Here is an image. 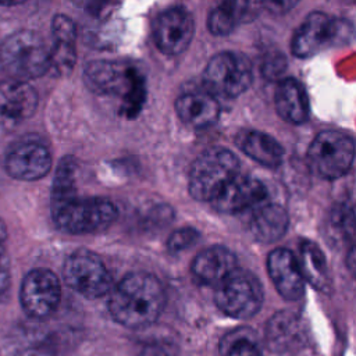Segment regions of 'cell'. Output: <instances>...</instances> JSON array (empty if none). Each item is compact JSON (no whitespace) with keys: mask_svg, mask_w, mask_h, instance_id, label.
Here are the masks:
<instances>
[{"mask_svg":"<svg viewBox=\"0 0 356 356\" xmlns=\"http://www.w3.org/2000/svg\"><path fill=\"white\" fill-rule=\"evenodd\" d=\"M63 275L70 288L88 299L106 295L111 286V275L102 259L86 249L72 252L63 267Z\"/></svg>","mask_w":356,"mask_h":356,"instance_id":"obj_10","label":"cell"},{"mask_svg":"<svg viewBox=\"0 0 356 356\" xmlns=\"http://www.w3.org/2000/svg\"><path fill=\"white\" fill-rule=\"evenodd\" d=\"M164 305L165 293L157 277L149 273H129L113 289L108 310L118 324L138 330L153 324Z\"/></svg>","mask_w":356,"mask_h":356,"instance_id":"obj_1","label":"cell"},{"mask_svg":"<svg viewBox=\"0 0 356 356\" xmlns=\"http://www.w3.org/2000/svg\"><path fill=\"white\" fill-rule=\"evenodd\" d=\"M51 31L54 36V42H70L75 43L76 39V28L74 21L63 14H58L53 18Z\"/></svg>","mask_w":356,"mask_h":356,"instance_id":"obj_29","label":"cell"},{"mask_svg":"<svg viewBox=\"0 0 356 356\" xmlns=\"http://www.w3.org/2000/svg\"><path fill=\"white\" fill-rule=\"evenodd\" d=\"M266 196V186L259 179L238 174L214 196L211 204L220 213L236 214L261 203Z\"/></svg>","mask_w":356,"mask_h":356,"instance_id":"obj_15","label":"cell"},{"mask_svg":"<svg viewBox=\"0 0 356 356\" xmlns=\"http://www.w3.org/2000/svg\"><path fill=\"white\" fill-rule=\"evenodd\" d=\"M236 143L241 150L259 164L275 168L282 163L284 147L268 134L260 131H243L238 135Z\"/></svg>","mask_w":356,"mask_h":356,"instance_id":"obj_21","label":"cell"},{"mask_svg":"<svg viewBox=\"0 0 356 356\" xmlns=\"http://www.w3.org/2000/svg\"><path fill=\"white\" fill-rule=\"evenodd\" d=\"M83 76L90 90L120 97L121 110L129 118L140 111L146 97L145 78L134 65L122 61L95 60L86 64Z\"/></svg>","mask_w":356,"mask_h":356,"instance_id":"obj_2","label":"cell"},{"mask_svg":"<svg viewBox=\"0 0 356 356\" xmlns=\"http://www.w3.org/2000/svg\"><path fill=\"white\" fill-rule=\"evenodd\" d=\"M76 51L75 43L70 42H54L50 50V68L58 75H67L75 65Z\"/></svg>","mask_w":356,"mask_h":356,"instance_id":"obj_27","label":"cell"},{"mask_svg":"<svg viewBox=\"0 0 356 356\" xmlns=\"http://www.w3.org/2000/svg\"><path fill=\"white\" fill-rule=\"evenodd\" d=\"M195 32L191 13L184 7H171L160 13L153 24L157 49L167 56H177L188 49Z\"/></svg>","mask_w":356,"mask_h":356,"instance_id":"obj_12","label":"cell"},{"mask_svg":"<svg viewBox=\"0 0 356 356\" xmlns=\"http://www.w3.org/2000/svg\"><path fill=\"white\" fill-rule=\"evenodd\" d=\"M221 356H263L257 334L250 327H236L228 331L218 343Z\"/></svg>","mask_w":356,"mask_h":356,"instance_id":"obj_25","label":"cell"},{"mask_svg":"<svg viewBox=\"0 0 356 356\" xmlns=\"http://www.w3.org/2000/svg\"><path fill=\"white\" fill-rule=\"evenodd\" d=\"M6 241H7V229H6L4 222L0 220V259H3V252H4Z\"/></svg>","mask_w":356,"mask_h":356,"instance_id":"obj_32","label":"cell"},{"mask_svg":"<svg viewBox=\"0 0 356 356\" xmlns=\"http://www.w3.org/2000/svg\"><path fill=\"white\" fill-rule=\"evenodd\" d=\"M355 156L353 139L338 131L317 134L307 150L312 170L325 179H338L352 167Z\"/></svg>","mask_w":356,"mask_h":356,"instance_id":"obj_8","label":"cell"},{"mask_svg":"<svg viewBox=\"0 0 356 356\" xmlns=\"http://www.w3.org/2000/svg\"><path fill=\"white\" fill-rule=\"evenodd\" d=\"M200 238V232L192 227H182L175 229L167 239V249L170 253H181L192 248Z\"/></svg>","mask_w":356,"mask_h":356,"instance_id":"obj_28","label":"cell"},{"mask_svg":"<svg viewBox=\"0 0 356 356\" xmlns=\"http://www.w3.org/2000/svg\"><path fill=\"white\" fill-rule=\"evenodd\" d=\"M75 171H76V164L72 157H65L60 161L54 182H53V193H51L53 202L68 199L76 195Z\"/></svg>","mask_w":356,"mask_h":356,"instance_id":"obj_26","label":"cell"},{"mask_svg":"<svg viewBox=\"0 0 356 356\" xmlns=\"http://www.w3.org/2000/svg\"><path fill=\"white\" fill-rule=\"evenodd\" d=\"M10 282V274H8V267L6 266L4 260L0 259V293L4 292L8 286Z\"/></svg>","mask_w":356,"mask_h":356,"instance_id":"obj_31","label":"cell"},{"mask_svg":"<svg viewBox=\"0 0 356 356\" xmlns=\"http://www.w3.org/2000/svg\"><path fill=\"white\" fill-rule=\"evenodd\" d=\"M38 106L35 89L22 81L0 82V129L10 131L29 118Z\"/></svg>","mask_w":356,"mask_h":356,"instance_id":"obj_13","label":"cell"},{"mask_svg":"<svg viewBox=\"0 0 356 356\" xmlns=\"http://www.w3.org/2000/svg\"><path fill=\"white\" fill-rule=\"evenodd\" d=\"M289 225L286 210L277 203L257 209L250 220V232L261 243H273L284 236Z\"/></svg>","mask_w":356,"mask_h":356,"instance_id":"obj_22","label":"cell"},{"mask_svg":"<svg viewBox=\"0 0 356 356\" xmlns=\"http://www.w3.org/2000/svg\"><path fill=\"white\" fill-rule=\"evenodd\" d=\"M61 299V285L57 275L44 268L29 271L21 285V305L33 318L49 317Z\"/></svg>","mask_w":356,"mask_h":356,"instance_id":"obj_11","label":"cell"},{"mask_svg":"<svg viewBox=\"0 0 356 356\" xmlns=\"http://www.w3.org/2000/svg\"><path fill=\"white\" fill-rule=\"evenodd\" d=\"M203 78L213 93L224 97H236L246 92L252 83V64L243 54L221 51L210 58Z\"/></svg>","mask_w":356,"mask_h":356,"instance_id":"obj_9","label":"cell"},{"mask_svg":"<svg viewBox=\"0 0 356 356\" xmlns=\"http://www.w3.org/2000/svg\"><path fill=\"white\" fill-rule=\"evenodd\" d=\"M238 268V260L228 248L216 245L203 249L192 261L193 277L202 285L217 286L224 278Z\"/></svg>","mask_w":356,"mask_h":356,"instance_id":"obj_18","label":"cell"},{"mask_svg":"<svg viewBox=\"0 0 356 356\" xmlns=\"http://www.w3.org/2000/svg\"><path fill=\"white\" fill-rule=\"evenodd\" d=\"M256 4L245 1H224L217 4L209 14L207 28L216 36L228 35L241 21L253 13Z\"/></svg>","mask_w":356,"mask_h":356,"instance_id":"obj_24","label":"cell"},{"mask_svg":"<svg viewBox=\"0 0 356 356\" xmlns=\"http://www.w3.org/2000/svg\"><path fill=\"white\" fill-rule=\"evenodd\" d=\"M217 307L232 318H250L263 305V288L252 273L236 268L224 278L214 292Z\"/></svg>","mask_w":356,"mask_h":356,"instance_id":"obj_7","label":"cell"},{"mask_svg":"<svg viewBox=\"0 0 356 356\" xmlns=\"http://www.w3.org/2000/svg\"><path fill=\"white\" fill-rule=\"evenodd\" d=\"M267 271L278 291L286 300H298L305 292V281L300 274L298 260L285 248H275L267 256Z\"/></svg>","mask_w":356,"mask_h":356,"instance_id":"obj_16","label":"cell"},{"mask_svg":"<svg viewBox=\"0 0 356 356\" xmlns=\"http://www.w3.org/2000/svg\"><path fill=\"white\" fill-rule=\"evenodd\" d=\"M0 63L13 79L26 82L50 70V49L36 32L19 31L3 42Z\"/></svg>","mask_w":356,"mask_h":356,"instance_id":"obj_5","label":"cell"},{"mask_svg":"<svg viewBox=\"0 0 356 356\" xmlns=\"http://www.w3.org/2000/svg\"><path fill=\"white\" fill-rule=\"evenodd\" d=\"M307 341V331L302 318L289 310L275 313L266 325V342L275 353L300 349Z\"/></svg>","mask_w":356,"mask_h":356,"instance_id":"obj_17","label":"cell"},{"mask_svg":"<svg viewBox=\"0 0 356 356\" xmlns=\"http://www.w3.org/2000/svg\"><path fill=\"white\" fill-rule=\"evenodd\" d=\"M50 167L51 154L49 149L36 140L18 142L6 156V170L15 179H39L49 172Z\"/></svg>","mask_w":356,"mask_h":356,"instance_id":"obj_14","label":"cell"},{"mask_svg":"<svg viewBox=\"0 0 356 356\" xmlns=\"http://www.w3.org/2000/svg\"><path fill=\"white\" fill-rule=\"evenodd\" d=\"M175 111L184 124L202 129L218 120L220 104L209 92H186L175 100Z\"/></svg>","mask_w":356,"mask_h":356,"instance_id":"obj_19","label":"cell"},{"mask_svg":"<svg viewBox=\"0 0 356 356\" xmlns=\"http://www.w3.org/2000/svg\"><path fill=\"white\" fill-rule=\"evenodd\" d=\"M275 110L286 122L299 125L309 118V99L303 86L293 78H284L278 82L274 95Z\"/></svg>","mask_w":356,"mask_h":356,"instance_id":"obj_20","label":"cell"},{"mask_svg":"<svg viewBox=\"0 0 356 356\" xmlns=\"http://www.w3.org/2000/svg\"><path fill=\"white\" fill-rule=\"evenodd\" d=\"M298 266L303 281H307L317 291H327L331 285L328 266L323 250L312 241H302L299 245Z\"/></svg>","mask_w":356,"mask_h":356,"instance_id":"obj_23","label":"cell"},{"mask_svg":"<svg viewBox=\"0 0 356 356\" xmlns=\"http://www.w3.org/2000/svg\"><path fill=\"white\" fill-rule=\"evenodd\" d=\"M286 68V58L282 53H270L264 57L261 64V74L267 79H278Z\"/></svg>","mask_w":356,"mask_h":356,"instance_id":"obj_30","label":"cell"},{"mask_svg":"<svg viewBox=\"0 0 356 356\" xmlns=\"http://www.w3.org/2000/svg\"><path fill=\"white\" fill-rule=\"evenodd\" d=\"M352 25L346 19L313 11L296 29L291 49L295 57H312L327 46L346 43L352 38Z\"/></svg>","mask_w":356,"mask_h":356,"instance_id":"obj_6","label":"cell"},{"mask_svg":"<svg viewBox=\"0 0 356 356\" xmlns=\"http://www.w3.org/2000/svg\"><path fill=\"white\" fill-rule=\"evenodd\" d=\"M53 218L57 227L70 234H95L108 228L118 211L113 202L103 197L71 196L51 202Z\"/></svg>","mask_w":356,"mask_h":356,"instance_id":"obj_3","label":"cell"},{"mask_svg":"<svg viewBox=\"0 0 356 356\" xmlns=\"http://www.w3.org/2000/svg\"><path fill=\"white\" fill-rule=\"evenodd\" d=\"M239 174L238 157L225 147H210L191 165L188 191L199 202H211L214 196Z\"/></svg>","mask_w":356,"mask_h":356,"instance_id":"obj_4","label":"cell"}]
</instances>
